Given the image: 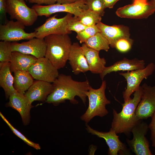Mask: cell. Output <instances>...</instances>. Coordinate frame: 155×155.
Returning a JSON list of instances; mask_svg holds the SVG:
<instances>
[{
    "mask_svg": "<svg viewBox=\"0 0 155 155\" xmlns=\"http://www.w3.org/2000/svg\"><path fill=\"white\" fill-rule=\"evenodd\" d=\"M53 83V90L45 101L47 103L57 106L68 100L71 103L77 104L78 102L75 97L78 96L86 104V93L90 86L88 80L78 81L70 75L60 74Z\"/></svg>",
    "mask_w": 155,
    "mask_h": 155,
    "instance_id": "obj_1",
    "label": "cell"
},
{
    "mask_svg": "<svg viewBox=\"0 0 155 155\" xmlns=\"http://www.w3.org/2000/svg\"><path fill=\"white\" fill-rule=\"evenodd\" d=\"M134 93L133 98L121 104L122 108L120 112L118 113L113 109L111 128L117 134L123 133L129 136L132 129L142 120H138L135 114L136 108L142 98V86H140Z\"/></svg>",
    "mask_w": 155,
    "mask_h": 155,
    "instance_id": "obj_2",
    "label": "cell"
},
{
    "mask_svg": "<svg viewBox=\"0 0 155 155\" xmlns=\"http://www.w3.org/2000/svg\"><path fill=\"white\" fill-rule=\"evenodd\" d=\"M44 39L46 44L45 57L58 69L64 67L72 44L68 34H51Z\"/></svg>",
    "mask_w": 155,
    "mask_h": 155,
    "instance_id": "obj_3",
    "label": "cell"
},
{
    "mask_svg": "<svg viewBox=\"0 0 155 155\" xmlns=\"http://www.w3.org/2000/svg\"><path fill=\"white\" fill-rule=\"evenodd\" d=\"M106 81L103 80L99 88L94 89L90 86L87 92L86 95L89 101L88 107L80 117L81 119L86 123H88L95 116L103 117L108 113L106 106L110 104L111 101L106 96Z\"/></svg>",
    "mask_w": 155,
    "mask_h": 155,
    "instance_id": "obj_4",
    "label": "cell"
},
{
    "mask_svg": "<svg viewBox=\"0 0 155 155\" xmlns=\"http://www.w3.org/2000/svg\"><path fill=\"white\" fill-rule=\"evenodd\" d=\"M25 0H7L6 13L11 20L15 19L29 26L33 25L37 20L38 16L32 8L26 5Z\"/></svg>",
    "mask_w": 155,
    "mask_h": 155,
    "instance_id": "obj_5",
    "label": "cell"
},
{
    "mask_svg": "<svg viewBox=\"0 0 155 155\" xmlns=\"http://www.w3.org/2000/svg\"><path fill=\"white\" fill-rule=\"evenodd\" d=\"M72 14L67 13L64 17L58 18L57 15L49 18L42 25L34 29L36 37L44 38L46 36L53 34H69L71 33L67 29L68 23Z\"/></svg>",
    "mask_w": 155,
    "mask_h": 155,
    "instance_id": "obj_6",
    "label": "cell"
},
{
    "mask_svg": "<svg viewBox=\"0 0 155 155\" xmlns=\"http://www.w3.org/2000/svg\"><path fill=\"white\" fill-rule=\"evenodd\" d=\"M155 69V65L152 63L148 64L144 68L126 72H120L127 82L126 88L123 92L124 102L129 99L130 96L140 87L142 81L152 75Z\"/></svg>",
    "mask_w": 155,
    "mask_h": 155,
    "instance_id": "obj_7",
    "label": "cell"
},
{
    "mask_svg": "<svg viewBox=\"0 0 155 155\" xmlns=\"http://www.w3.org/2000/svg\"><path fill=\"white\" fill-rule=\"evenodd\" d=\"M149 129L146 122L142 121L132 129L133 138L126 139L130 149L136 155H152L149 142L145 137Z\"/></svg>",
    "mask_w": 155,
    "mask_h": 155,
    "instance_id": "obj_8",
    "label": "cell"
},
{
    "mask_svg": "<svg viewBox=\"0 0 155 155\" xmlns=\"http://www.w3.org/2000/svg\"><path fill=\"white\" fill-rule=\"evenodd\" d=\"M155 12V7L147 0H133L132 4L119 8L116 13L119 17L131 19L146 18Z\"/></svg>",
    "mask_w": 155,
    "mask_h": 155,
    "instance_id": "obj_9",
    "label": "cell"
},
{
    "mask_svg": "<svg viewBox=\"0 0 155 155\" xmlns=\"http://www.w3.org/2000/svg\"><path fill=\"white\" fill-rule=\"evenodd\" d=\"M86 129L88 133L105 140L108 147V155H117L118 154L120 155L131 154L130 149L120 140L119 136L112 128H111L108 132H104L94 129L87 123H86Z\"/></svg>",
    "mask_w": 155,
    "mask_h": 155,
    "instance_id": "obj_10",
    "label": "cell"
},
{
    "mask_svg": "<svg viewBox=\"0 0 155 155\" xmlns=\"http://www.w3.org/2000/svg\"><path fill=\"white\" fill-rule=\"evenodd\" d=\"M25 28V26L19 21L12 20H8L5 24L0 25V40L16 42L22 40H29L36 37L35 31L27 33Z\"/></svg>",
    "mask_w": 155,
    "mask_h": 155,
    "instance_id": "obj_11",
    "label": "cell"
},
{
    "mask_svg": "<svg viewBox=\"0 0 155 155\" xmlns=\"http://www.w3.org/2000/svg\"><path fill=\"white\" fill-rule=\"evenodd\" d=\"M86 3L85 1H80L71 4L56 3L45 6L36 4L32 7L35 9L38 16H44L49 17L53 13L64 12L78 17L84 9H88Z\"/></svg>",
    "mask_w": 155,
    "mask_h": 155,
    "instance_id": "obj_12",
    "label": "cell"
},
{
    "mask_svg": "<svg viewBox=\"0 0 155 155\" xmlns=\"http://www.w3.org/2000/svg\"><path fill=\"white\" fill-rule=\"evenodd\" d=\"M58 70L45 57L37 59L28 70L33 79L53 83L59 76Z\"/></svg>",
    "mask_w": 155,
    "mask_h": 155,
    "instance_id": "obj_13",
    "label": "cell"
},
{
    "mask_svg": "<svg viewBox=\"0 0 155 155\" xmlns=\"http://www.w3.org/2000/svg\"><path fill=\"white\" fill-rule=\"evenodd\" d=\"M142 86V98L135 111L137 118L140 120L151 117L155 111V85L151 86L144 83Z\"/></svg>",
    "mask_w": 155,
    "mask_h": 155,
    "instance_id": "obj_14",
    "label": "cell"
},
{
    "mask_svg": "<svg viewBox=\"0 0 155 155\" xmlns=\"http://www.w3.org/2000/svg\"><path fill=\"white\" fill-rule=\"evenodd\" d=\"M12 51L32 55L37 59L45 57L46 44L44 38L34 37L26 42H11Z\"/></svg>",
    "mask_w": 155,
    "mask_h": 155,
    "instance_id": "obj_15",
    "label": "cell"
},
{
    "mask_svg": "<svg viewBox=\"0 0 155 155\" xmlns=\"http://www.w3.org/2000/svg\"><path fill=\"white\" fill-rule=\"evenodd\" d=\"M9 98L6 106L17 111L21 115L23 124L28 125L30 120V110L33 107L32 103L24 94L18 92L10 95Z\"/></svg>",
    "mask_w": 155,
    "mask_h": 155,
    "instance_id": "obj_16",
    "label": "cell"
},
{
    "mask_svg": "<svg viewBox=\"0 0 155 155\" xmlns=\"http://www.w3.org/2000/svg\"><path fill=\"white\" fill-rule=\"evenodd\" d=\"M68 60L74 74L85 73L89 71L87 62L82 46L78 43H73L71 46Z\"/></svg>",
    "mask_w": 155,
    "mask_h": 155,
    "instance_id": "obj_17",
    "label": "cell"
},
{
    "mask_svg": "<svg viewBox=\"0 0 155 155\" xmlns=\"http://www.w3.org/2000/svg\"><path fill=\"white\" fill-rule=\"evenodd\" d=\"M96 25L100 32L108 40L112 48H114L116 42L119 39L130 37L129 29L127 26L121 25L108 26L101 22Z\"/></svg>",
    "mask_w": 155,
    "mask_h": 155,
    "instance_id": "obj_18",
    "label": "cell"
},
{
    "mask_svg": "<svg viewBox=\"0 0 155 155\" xmlns=\"http://www.w3.org/2000/svg\"><path fill=\"white\" fill-rule=\"evenodd\" d=\"M146 63L143 60L137 58L129 59L124 58L122 60L117 61L113 65L104 68L100 74L101 79L103 80L104 77L108 74L113 72L120 71H131L144 68Z\"/></svg>",
    "mask_w": 155,
    "mask_h": 155,
    "instance_id": "obj_19",
    "label": "cell"
},
{
    "mask_svg": "<svg viewBox=\"0 0 155 155\" xmlns=\"http://www.w3.org/2000/svg\"><path fill=\"white\" fill-rule=\"evenodd\" d=\"M53 89V84L47 82L36 80L24 94L30 102L46 101Z\"/></svg>",
    "mask_w": 155,
    "mask_h": 155,
    "instance_id": "obj_20",
    "label": "cell"
},
{
    "mask_svg": "<svg viewBox=\"0 0 155 155\" xmlns=\"http://www.w3.org/2000/svg\"><path fill=\"white\" fill-rule=\"evenodd\" d=\"M81 46L87 62L89 71L93 73H101L105 67V59L100 57L99 51L88 47L84 43H82Z\"/></svg>",
    "mask_w": 155,
    "mask_h": 155,
    "instance_id": "obj_21",
    "label": "cell"
},
{
    "mask_svg": "<svg viewBox=\"0 0 155 155\" xmlns=\"http://www.w3.org/2000/svg\"><path fill=\"white\" fill-rule=\"evenodd\" d=\"M37 58L31 55L13 51L10 62V69L13 73L17 71H28Z\"/></svg>",
    "mask_w": 155,
    "mask_h": 155,
    "instance_id": "obj_22",
    "label": "cell"
},
{
    "mask_svg": "<svg viewBox=\"0 0 155 155\" xmlns=\"http://www.w3.org/2000/svg\"><path fill=\"white\" fill-rule=\"evenodd\" d=\"M14 77L11 73L10 62L0 65V86L3 89L6 98L18 92L13 86Z\"/></svg>",
    "mask_w": 155,
    "mask_h": 155,
    "instance_id": "obj_23",
    "label": "cell"
},
{
    "mask_svg": "<svg viewBox=\"0 0 155 155\" xmlns=\"http://www.w3.org/2000/svg\"><path fill=\"white\" fill-rule=\"evenodd\" d=\"M14 73V87L18 93L24 94L33 84V78L28 71H17Z\"/></svg>",
    "mask_w": 155,
    "mask_h": 155,
    "instance_id": "obj_24",
    "label": "cell"
},
{
    "mask_svg": "<svg viewBox=\"0 0 155 155\" xmlns=\"http://www.w3.org/2000/svg\"><path fill=\"white\" fill-rule=\"evenodd\" d=\"M84 43L88 47L99 51L103 50L107 52L110 48L108 41L100 32L88 39Z\"/></svg>",
    "mask_w": 155,
    "mask_h": 155,
    "instance_id": "obj_25",
    "label": "cell"
},
{
    "mask_svg": "<svg viewBox=\"0 0 155 155\" xmlns=\"http://www.w3.org/2000/svg\"><path fill=\"white\" fill-rule=\"evenodd\" d=\"M101 17L96 12L87 9H84L78 17L83 24L89 26L96 25L101 22Z\"/></svg>",
    "mask_w": 155,
    "mask_h": 155,
    "instance_id": "obj_26",
    "label": "cell"
},
{
    "mask_svg": "<svg viewBox=\"0 0 155 155\" xmlns=\"http://www.w3.org/2000/svg\"><path fill=\"white\" fill-rule=\"evenodd\" d=\"M11 43L5 41L0 42V65L11 61L12 52Z\"/></svg>",
    "mask_w": 155,
    "mask_h": 155,
    "instance_id": "obj_27",
    "label": "cell"
},
{
    "mask_svg": "<svg viewBox=\"0 0 155 155\" xmlns=\"http://www.w3.org/2000/svg\"><path fill=\"white\" fill-rule=\"evenodd\" d=\"M98 32H100V30L96 25L88 26L83 30L77 33L76 38L80 43H83Z\"/></svg>",
    "mask_w": 155,
    "mask_h": 155,
    "instance_id": "obj_28",
    "label": "cell"
},
{
    "mask_svg": "<svg viewBox=\"0 0 155 155\" xmlns=\"http://www.w3.org/2000/svg\"><path fill=\"white\" fill-rule=\"evenodd\" d=\"M0 116L3 121L7 123L11 130L16 135L20 138L28 145L34 149L38 150L40 149V146L39 144L35 143L28 139L24 135L15 128L7 119L0 112Z\"/></svg>",
    "mask_w": 155,
    "mask_h": 155,
    "instance_id": "obj_29",
    "label": "cell"
},
{
    "mask_svg": "<svg viewBox=\"0 0 155 155\" xmlns=\"http://www.w3.org/2000/svg\"><path fill=\"white\" fill-rule=\"evenodd\" d=\"M86 5L88 9L93 11L103 16L105 8L103 0H88Z\"/></svg>",
    "mask_w": 155,
    "mask_h": 155,
    "instance_id": "obj_30",
    "label": "cell"
},
{
    "mask_svg": "<svg viewBox=\"0 0 155 155\" xmlns=\"http://www.w3.org/2000/svg\"><path fill=\"white\" fill-rule=\"evenodd\" d=\"M133 41L130 37L122 38L116 41L114 48L121 53H126L131 49Z\"/></svg>",
    "mask_w": 155,
    "mask_h": 155,
    "instance_id": "obj_31",
    "label": "cell"
},
{
    "mask_svg": "<svg viewBox=\"0 0 155 155\" xmlns=\"http://www.w3.org/2000/svg\"><path fill=\"white\" fill-rule=\"evenodd\" d=\"M87 27L80 21L78 17L74 16L71 18L68 23L67 29L69 31H74L78 33Z\"/></svg>",
    "mask_w": 155,
    "mask_h": 155,
    "instance_id": "obj_32",
    "label": "cell"
},
{
    "mask_svg": "<svg viewBox=\"0 0 155 155\" xmlns=\"http://www.w3.org/2000/svg\"><path fill=\"white\" fill-rule=\"evenodd\" d=\"M151 117L152 120L148 127L151 131L150 140L152 142V146L155 149V111Z\"/></svg>",
    "mask_w": 155,
    "mask_h": 155,
    "instance_id": "obj_33",
    "label": "cell"
},
{
    "mask_svg": "<svg viewBox=\"0 0 155 155\" xmlns=\"http://www.w3.org/2000/svg\"><path fill=\"white\" fill-rule=\"evenodd\" d=\"M30 3H35L38 5L45 4L51 5L57 2V0H28Z\"/></svg>",
    "mask_w": 155,
    "mask_h": 155,
    "instance_id": "obj_34",
    "label": "cell"
},
{
    "mask_svg": "<svg viewBox=\"0 0 155 155\" xmlns=\"http://www.w3.org/2000/svg\"><path fill=\"white\" fill-rule=\"evenodd\" d=\"M7 0H0V13L1 15L6 13Z\"/></svg>",
    "mask_w": 155,
    "mask_h": 155,
    "instance_id": "obj_35",
    "label": "cell"
},
{
    "mask_svg": "<svg viewBox=\"0 0 155 155\" xmlns=\"http://www.w3.org/2000/svg\"><path fill=\"white\" fill-rule=\"evenodd\" d=\"M120 0H103L105 8H113L115 4Z\"/></svg>",
    "mask_w": 155,
    "mask_h": 155,
    "instance_id": "obj_36",
    "label": "cell"
},
{
    "mask_svg": "<svg viewBox=\"0 0 155 155\" xmlns=\"http://www.w3.org/2000/svg\"><path fill=\"white\" fill-rule=\"evenodd\" d=\"M88 0H57V3L60 4H71L80 1L87 2Z\"/></svg>",
    "mask_w": 155,
    "mask_h": 155,
    "instance_id": "obj_37",
    "label": "cell"
},
{
    "mask_svg": "<svg viewBox=\"0 0 155 155\" xmlns=\"http://www.w3.org/2000/svg\"><path fill=\"white\" fill-rule=\"evenodd\" d=\"M150 2L155 7V0H150Z\"/></svg>",
    "mask_w": 155,
    "mask_h": 155,
    "instance_id": "obj_38",
    "label": "cell"
},
{
    "mask_svg": "<svg viewBox=\"0 0 155 155\" xmlns=\"http://www.w3.org/2000/svg\"><path fill=\"white\" fill-rule=\"evenodd\" d=\"M25 0L26 1H28V0Z\"/></svg>",
    "mask_w": 155,
    "mask_h": 155,
    "instance_id": "obj_39",
    "label": "cell"
}]
</instances>
